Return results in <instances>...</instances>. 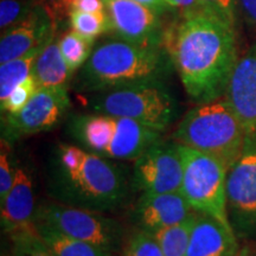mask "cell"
Listing matches in <instances>:
<instances>
[{"instance_id": "obj_1", "label": "cell", "mask_w": 256, "mask_h": 256, "mask_svg": "<svg viewBox=\"0 0 256 256\" xmlns=\"http://www.w3.org/2000/svg\"><path fill=\"white\" fill-rule=\"evenodd\" d=\"M164 46L194 104L226 95L238 60L235 26L210 12L179 16L165 30Z\"/></svg>"}, {"instance_id": "obj_2", "label": "cell", "mask_w": 256, "mask_h": 256, "mask_svg": "<svg viewBox=\"0 0 256 256\" xmlns=\"http://www.w3.org/2000/svg\"><path fill=\"white\" fill-rule=\"evenodd\" d=\"M48 188L56 202L98 212L120 208L130 194L126 172L115 160L64 142L51 156Z\"/></svg>"}, {"instance_id": "obj_3", "label": "cell", "mask_w": 256, "mask_h": 256, "mask_svg": "<svg viewBox=\"0 0 256 256\" xmlns=\"http://www.w3.org/2000/svg\"><path fill=\"white\" fill-rule=\"evenodd\" d=\"M172 63L165 46H145L114 36L98 43L80 70L75 88L98 92L142 82L165 81Z\"/></svg>"}, {"instance_id": "obj_4", "label": "cell", "mask_w": 256, "mask_h": 256, "mask_svg": "<svg viewBox=\"0 0 256 256\" xmlns=\"http://www.w3.org/2000/svg\"><path fill=\"white\" fill-rule=\"evenodd\" d=\"M247 133L224 98L197 104L185 114L172 134L179 145L212 156L230 168L244 147Z\"/></svg>"}, {"instance_id": "obj_5", "label": "cell", "mask_w": 256, "mask_h": 256, "mask_svg": "<svg viewBox=\"0 0 256 256\" xmlns=\"http://www.w3.org/2000/svg\"><path fill=\"white\" fill-rule=\"evenodd\" d=\"M68 132L83 148L115 162L136 160L162 136L136 120L94 112L74 115Z\"/></svg>"}, {"instance_id": "obj_6", "label": "cell", "mask_w": 256, "mask_h": 256, "mask_svg": "<svg viewBox=\"0 0 256 256\" xmlns=\"http://www.w3.org/2000/svg\"><path fill=\"white\" fill-rule=\"evenodd\" d=\"M88 108L136 120L164 133L178 115L177 102L162 81L142 82L94 92Z\"/></svg>"}, {"instance_id": "obj_7", "label": "cell", "mask_w": 256, "mask_h": 256, "mask_svg": "<svg viewBox=\"0 0 256 256\" xmlns=\"http://www.w3.org/2000/svg\"><path fill=\"white\" fill-rule=\"evenodd\" d=\"M179 150L183 160L180 192L191 209L232 228L226 206L229 170L217 159L197 150L183 145H179Z\"/></svg>"}, {"instance_id": "obj_8", "label": "cell", "mask_w": 256, "mask_h": 256, "mask_svg": "<svg viewBox=\"0 0 256 256\" xmlns=\"http://www.w3.org/2000/svg\"><path fill=\"white\" fill-rule=\"evenodd\" d=\"M34 222L52 226L66 235L88 242L107 252L114 250L122 240L121 224L102 212L76 208L60 202H46L36 209Z\"/></svg>"}, {"instance_id": "obj_9", "label": "cell", "mask_w": 256, "mask_h": 256, "mask_svg": "<svg viewBox=\"0 0 256 256\" xmlns=\"http://www.w3.org/2000/svg\"><path fill=\"white\" fill-rule=\"evenodd\" d=\"M228 215L236 235L256 229V136H247L242 153L226 176Z\"/></svg>"}, {"instance_id": "obj_10", "label": "cell", "mask_w": 256, "mask_h": 256, "mask_svg": "<svg viewBox=\"0 0 256 256\" xmlns=\"http://www.w3.org/2000/svg\"><path fill=\"white\" fill-rule=\"evenodd\" d=\"M70 106L68 88H38L20 110L2 115V139L14 142L20 136L49 132L62 121Z\"/></svg>"}, {"instance_id": "obj_11", "label": "cell", "mask_w": 256, "mask_h": 256, "mask_svg": "<svg viewBox=\"0 0 256 256\" xmlns=\"http://www.w3.org/2000/svg\"><path fill=\"white\" fill-rule=\"evenodd\" d=\"M183 182V160L179 144L159 142L134 160L132 184L142 194L178 192Z\"/></svg>"}, {"instance_id": "obj_12", "label": "cell", "mask_w": 256, "mask_h": 256, "mask_svg": "<svg viewBox=\"0 0 256 256\" xmlns=\"http://www.w3.org/2000/svg\"><path fill=\"white\" fill-rule=\"evenodd\" d=\"M110 32L130 43L164 46L165 30L159 14L136 0H104Z\"/></svg>"}, {"instance_id": "obj_13", "label": "cell", "mask_w": 256, "mask_h": 256, "mask_svg": "<svg viewBox=\"0 0 256 256\" xmlns=\"http://www.w3.org/2000/svg\"><path fill=\"white\" fill-rule=\"evenodd\" d=\"M56 17L46 5H36L14 26L2 32L0 40V63L19 58L55 37Z\"/></svg>"}, {"instance_id": "obj_14", "label": "cell", "mask_w": 256, "mask_h": 256, "mask_svg": "<svg viewBox=\"0 0 256 256\" xmlns=\"http://www.w3.org/2000/svg\"><path fill=\"white\" fill-rule=\"evenodd\" d=\"M224 98L247 136H256V43L238 57Z\"/></svg>"}, {"instance_id": "obj_15", "label": "cell", "mask_w": 256, "mask_h": 256, "mask_svg": "<svg viewBox=\"0 0 256 256\" xmlns=\"http://www.w3.org/2000/svg\"><path fill=\"white\" fill-rule=\"evenodd\" d=\"M194 212L180 191L142 194L133 210L139 229L154 232L184 220Z\"/></svg>"}, {"instance_id": "obj_16", "label": "cell", "mask_w": 256, "mask_h": 256, "mask_svg": "<svg viewBox=\"0 0 256 256\" xmlns=\"http://www.w3.org/2000/svg\"><path fill=\"white\" fill-rule=\"evenodd\" d=\"M0 223L6 234L34 228L36 202L34 182L26 170L17 168L14 184L4 200L0 202Z\"/></svg>"}, {"instance_id": "obj_17", "label": "cell", "mask_w": 256, "mask_h": 256, "mask_svg": "<svg viewBox=\"0 0 256 256\" xmlns=\"http://www.w3.org/2000/svg\"><path fill=\"white\" fill-rule=\"evenodd\" d=\"M240 249L238 235L232 228L198 214L186 256H236Z\"/></svg>"}, {"instance_id": "obj_18", "label": "cell", "mask_w": 256, "mask_h": 256, "mask_svg": "<svg viewBox=\"0 0 256 256\" xmlns=\"http://www.w3.org/2000/svg\"><path fill=\"white\" fill-rule=\"evenodd\" d=\"M38 88H68L72 72L60 50L55 37L42 49L32 66Z\"/></svg>"}, {"instance_id": "obj_19", "label": "cell", "mask_w": 256, "mask_h": 256, "mask_svg": "<svg viewBox=\"0 0 256 256\" xmlns=\"http://www.w3.org/2000/svg\"><path fill=\"white\" fill-rule=\"evenodd\" d=\"M34 228L40 238L55 256H110V252L96 247L90 243L81 241L66 235L52 226L34 222Z\"/></svg>"}, {"instance_id": "obj_20", "label": "cell", "mask_w": 256, "mask_h": 256, "mask_svg": "<svg viewBox=\"0 0 256 256\" xmlns=\"http://www.w3.org/2000/svg\"><path fill=\"white\" fill-rule=\"evenodd\" d=\"M197 216L198 212L194 211L182 222L152 232L164 256H186L191 232Z\"/></svg>"}, {"instance_id": "obj_21", "label": "cell", "mask_w": 256, "mask_h": 256, "mask_svg": "<svg viewBox=\"0 0 256 256\" xmlns=\"http://www.w3.org/2000/svg\"><path fill=\"white\" fill-rule=\"evenodd\" d=\"M46 46H38L19 58L2 63L0 66V102L6 100L10 94L31 75L34 60Z\"/></svg>"}, {"instance_id": "obj_22", "label": "cell", "mask_w": 256, "mask_h": 256, "mask_svg": "<svg viewBox=\"0 0 256 256\" xmlns=\"http://www.w3.org/2000/svg\"><path fill=\"white\" fill-rule=\"evenodd\" d=\"M58 46L63 58L74 74L81 69L90 57L94 42L86 40L78 32L70 30L58 38Z\"/></svg>"}, {"instance_id": "obj_23", "label": "cell", "mask_w": 256, "mask_h": 256, "mask_svg": "<svg viewBox=\"0 0 256 256\" xmlns=\"http://www.w3.org/2000/svg\"><path fill=\"white\" fill-rule=\"evenodd\" d=\"M69 23L72 30L90 42H95L96 38L106 32H110V23L107 14H98L75 11L69 14Z\"/></svg>"}, {"instance_id": "obj_24", "label": "cell", "mask_w": 256, "mask_h": 256, "mask_svg": "<svg viewBox=\"0 0 256 256\" xmlns=\"http://www.w3.org/2000/svg\"><path fill=\"white\" fill-rule=\"evenodd\" d=\"M12 256H55L40 238L36 228L12 234Z\"/></svg>"}, {"instance_id": "obj_25", "label": "cell", "mask_w": 256, "mask_h": 256, "mask_svg": "<svg viewBox=\"0 0 256 256\" xmlns=\"http://www.w3.org/2000/svg\"><path fill=\"white\" fill-rule=\"evenodd\" d=\"M122 256H164V254L152 232L138 229L124 243Z\"/></svg>"}, {"instance_id": "obj_26", "label": "cell", "mask_w": 256, "mask_h": 256, "mask_svg": "<svg viewBox=\"0 0 256 256\" xmlns=\"http://www.w3.org/2000/svg\"><path fill=\"white\" fill-rule=\"evenodd\" d=\"M34 0H2L0 2V28L2 32L14 26L32 11Z\"/></svg>"}, {"instance_id": "obj_27", "label": "cell", "mask_w": 256, "mask_h": 256, "mask_svg": "<svg viewBox=\"0 0 256 256\" xmlns=\"http://www.w3.org/2000/svg\"><path fill=\"white\" fill-rule=\"evenodd\" d=\"M38 86L32 74L28 78L22 82L14 92L10 94L6 100L2 101V114H14L17 113L30 101V98L37 92Z\"/></svg>"}, {"instance_id": "obj_28", "label": "cell", "mask_w": 256, "mask_h": 256, "mask_svg": "<svg viewBox=\"0 0 256 256\" xmlns=\"http://www.w3.org/2000/svg\"><path fill=\"white\" fill-rule=\"evenodd\" d=\"M17 168L10 154L8 142L2 139V153H0V202L8 196L14 186Z\"/></svg>"}, {"instance_id": "obj_29", "label": "cell", "mask_w": 256, "mask_h": 256, "mask_svg": "<svg viewBox=\"0 0 256 256\" xmlns=\"http://www.w3.org/2000/svg\"><path fill=\"white\" fill-rule=\"evenodd\" d=\"M57 11L70 14L72 12H88V14H104L106 6L104 0H56L54 14Z\"/></svg>"}, {"instance_id": "obj_30", "label": "cell", "mask_w": 256, "mask_h": 256, "mask_svg": "<svg viewBox=\"0 0 256 256\" xmlns=\"http://www.w3.org/2000/svg\"><path fill=\"white\" fill-rule=\"evenodd\" d=\"M202 2L210 14L217 16L235 26L236 14L238 11L236 0H202Z\"/></svg>"}, {"instance_id": "obj_31", "label": "cell", "mask_w": 256, "mask_h": 256, "mask_svg": "<svg viewBox=\"0 0 256 256\" xmlns=\"http://www.w3.org/2000/svg\"><path fill=\"white\" fill-rule=\"evenodd\" d=\"M174 8L179 12V16H190L209 12L202 0H174Z\"/></svg>"}, {"instance_id": "obj_32", "label": "cell", "mask_w": 256, "mask_h": 256, "mask_svg": "<svg viewBox=\"0 0 256 256\" xmlns=\"http://www.w3.org/2000/svg\"><path fill=\"white\" fill-rule=\"evenodd\" d=\"M236 2L246 23L256 31V0H236Z\"/></svg>"}, {"instance_id": "obj_33", "label": "cell", "mask_w": 256, "mask_h": 256, "mask_svg": "<svg viewBox=\"0 0 256 256\" xmlns=\"http://www.w3.org/2000/svg\"><path fill=\"white\" fill-rule=\"evenodd\" d=\"M136 2L142 4L147 8H152L156 14H162L164 12L174 10V0H136Z\"/></svg>"}, {"instance_id": "obj_34", "label": "cell", "mask_w": 256, "mask_h": 256, "mask_svg": "<svg viewBox=\"0 0 256 256\" xmlns=\"http://www.w3.org/2000/svg\"><path fill=\"white\" fill-rule=\"evenodd\" d=\"M236 256H256V250L250 246H244V247L240 249Z\"/></svg>"}, {"instance_id": "obj_35", "label": "cell", "mask_w": 256, "mask_h": 256, "mask_svg": "<svg viewBox=\"0 0 256 256\" xmlns=\"http://www.w3.org/2000/svg\"><path fill=\"white\" fill-rule=\"evenodd\" d=\"M2 256H12V255H10V254H6V252H2Z\"/></svg>"}, {"instance_id": "obj_36", "label": "cell", "mask_w": 256, "mask_h": 256, "mask_svg": "<svg viewBox=\"0 0 256 256\" xmlns=\"http://www.w3.org/2000/svg\"><path fill=\"white\" fill-rule=\"evenodd\" d=\"M110 256H112V255H110Z\"/></svg>"}]
</instances>
